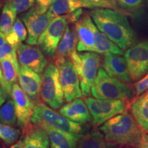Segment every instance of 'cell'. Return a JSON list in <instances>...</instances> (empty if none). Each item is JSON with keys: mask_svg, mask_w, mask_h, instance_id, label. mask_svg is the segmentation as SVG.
I'll return each instance as SVG.
<instances>
[{"mask_svg": "<svg viewBox=\"0 0 148 148\" xmlns=\"http://www.w3.org/2000/svg\"><path fill=\"white\" fill-rule=\"evenodd\" d=\"M53 18L48 10L44 14H38L34 6L22 14L21 19L27 31V44L36 45L40 36Z\"/></svg>", "mask_w": 148, "mask_h": 148, "instance_id": "11", "label": "cell"}, {"mask_svg": "<svg viewBox=\"0 0 148 148\" xmlns=\"http://www.w3.org/2000/svg\"><path fill=\"white\" fill-rule=\"evenodd\" d=\"M97 53H105L110 52L118 55H123V50L118 47L114 42L109 38L99 29H97L95 34V51Z\"/></svg>", "mask_w": 148, "mask_h": 148, "instance_id": "24", "label": "cell"}, {"mask_svg": "<svg viewBox=\"0 0 148 148\" xmlns=\"http://www.w3.org/2000/svg\"><path fill=\"white\" fill-rule=\"evenodd\" d=\"M92 118V124L99 126L116 114L124 112L126 104L123 100H108L88 97L84 99Z\"/></svg>", "mask_w": 148, "mask_h": 148, "instance_id": "9", "label": "cell"}, {"mask_svg": "<svg viewBox=\"0 0 148 148\" xmlns=\"http://www.w3.org/2000/svg\"><path fill=\"white\" fill-rule=\"evenodd\" d=\"M76 148H116V146L107 140L102 132L94 130L81 136Z\"/></svg>", "mask_w": 148, "mask_h": 148, "instance_id": "21", "label": "cell"}, {"mask_svg": "<svg viewBox=\"0 0 148 148\" xmlns=\"http://www.w3.org/2000/svg\"><path fill=\"white\" fill-rule=\"evenodd\" d=\"M6 42V36L0 31V47H1Z\"/></svg>", "mask_w": 148, "mask_h": 148, "instance_id": "40", "label": "cell"}, {"mask_svg": "<svg viewBox=\"0 0 148 148\" xmlns=\"http://www.w3.org/2000/svg\"><path fill=\"white\" fill-rule=\"evenodd\" d=\"M21 130L11 125L0 123V139L7 145H12L17 141Z\"/></svg>", "mask_w": 148, "mask_h": 148, "instance_id": "29", "label": "cell"}, {"mask_svg": "<svg viewBox=\"0 0 148 148\" xmlns=\"http://www.w3.org/2000/svg\"><path fill=\"white\" fill-rule=\"evenodd\" d=\"M110 76L115 77L123 82H132L127 68L126 60L121 55L110 52L103 53L102 66Z\"/></svg>", "mask_w": 148, "mask_h": 148, "instance_id": "15", "label": "cell"}, {"mask_svg": "<svg viewBox=\"0 0 148 148\" xmlns=\"http://www.w3.org/2000/svg\"><path fill=\"white\" fill-rule=\"evenodd\" d=\"M77 43V38L75 31L73 30L69 25L66 27L65 31L59 42L57 48L56 57L69 58L75 51Z\"/></svg>", "mask_w": 148, "mask_h": 148, "instance_id": "22", "label": "cell"}, {"mask_svg": "<svg viewBox=\"0 0 148 148\" xmlns=\"http://www.w3.org/2000/svg\"><path fill=\"white\" fill-rule=\"evenodd\" d=\"M0 84H1V87L3 88V90H4L5 95H11V92H12V86H10V85L8 83V82L5 80L1 65H0Z\"/></svg>", "mask_w": 148, "mask_h": 148, "instance_id": "36", "label": "cell"}, {"mask_svg": "<svg viewBox=\"0 0 148 148\" xmlns=\"http://www.w3.org/2000/svg\"><path fill=\"white\" fill-rule=\"evenodd\" d=\"M59 113L66 118L76 123L86 124L92 121V118L84 100L77 98L59 109Z\"/></svg>", "mask_w": 148, "mask_h": 148, "instance_id": "16", "label": "cell"}, {"mask_svg": "<svg viewBox=\"0 0 148 148\" xmlns=\"http://www.w3.org/2000/svg\"><path fill=\"white\" fill-rule=\"evenodd\" d=\"M100 32L124 50L134 43L135 34L127 16L112 8H95L88 11Z\"/></svg>", "mask_w": 148, "mask_h": 148, "instance_id": "1", "label": "cell"}, {"mask_svg": "<svg viewBox=\"0 0 148 148\" xmlns=\"http://www.w3.org/2000/svg\"><path fill=\"white\" fill-rule=\"evenodd\" d=\"M124 58L132 80L140 79L148 71V42L145 40L128 48Z\"/></svg>", "mask_w": 148, "mask_h": 148, "instance_id": "10", "label": "cell"}, {"mask_svg": "<svg viewBox=\"0 0 148 148\" xmlns=\"http://www.w3.org/2000/svg\"><path fill=\"white\" fill-rule=\"evenodd\" d=\"M5 80L10 86L15 84L18 80V74L20 71L18 62H15L11 58H5L0 61Z\"/></svg>", "mask_w": 148, "mask_h": 148, "instance_id": "27", "label": "cell"}, {"mask_svg": "<svg viewBox=\"0 0 148 148\" xmlns=\"http://www.w3.org/2000/svg\"><path fill=\"white\" fill-rule=\"evenodd\" d=\"M3 1H1V0H0V13H1V8H2V6H3ZM0 15H1V14H0Z\"/></svg>", "mask_w": 148, "mask_h": 148, "instance_id": "43", "label": "cell"}, {"mask_svg": "<svg viewBox=\"0 0 148 148\" xmlns=\"http://www.w3.org/2000/svg\"><path fill=\"white\" fill-rule=\"evenodd\" d=\"M79 8H81L80 0H56L48 12L56 17L70 14Z\"/></svg>", "mask_w": 148, "mask_h": 148, "instance_id": "25", "label": "cell"}, {"mask_svg": "<svg viewBox=\"0 0 148 148\" xmlns=\"http://www.w3.org/2000/svg\"><path fill=\"white\" fill-rule=\"evenodd\" d=\"M83 11L82 8H79L77 10H75L71 13L68 14V18H69V23H76L77 21L80 19L82 16Z\"/></svg>", "mask_w": 148, "mask_h": 148, "instance_id": "37", "label": "cell"}, {"mask_svg": "<svg viewBox=\"0 0 148 148\" xmlns=\"http://www.w3.org/2000/svg\"><path fill=\"white\" fill-rule=\"evenodd\" d=\"M129 148H133V147H129Z\"/></svg>", "mask_w": 148, "mask_h": 148, "instance_id": "44", "label": "cell"}, {"mask_svg": "<svg viewBox=\"0 0 148 148\" xmlns=\"http://www.w3.org/2000/svg\"><path fill=\"white\" fill-rule=\"evenodd\" d=\"M0 123L11 126L17 123L15 107L12 99H9L0 108Z\"/></svg>", "mask_w": 148, "mask_h": 148, "instance_id": "28", "label": "cell"}, {"mask_svg": "<svg viewBox=\"0 0 148 148\" xmlns=\"http://www.w3.org/2000/svg\"><path fill=\"white\" fill-rule=\"evenodd\" d=\"M56 0H35L36 5L34 8L38 14H44L47 12L51 5Z\"/></svg>", "mask_w": 148, "mask_h": 148, "instance_id": "34", "label": "cell"}, {"mask_svg": "<svg viewBox=\"0 0 148 148\" xmlns=\"http://www.w3.org/2000/svg\"><path fill=\"white\" fill-rule=\"evenodd\" d=\"M17 14L11 0H4L0 15V31L5 36L12 30Z\"/></svg>", "mask_w": 148, "mask_h": 148, "instance_id": "23", "label": "cell"}, {"mask_svg": "<svg viewBox=\"0 0 148 148\" xmlns=\"http://www.w3.org/2000/svg\"><path fill=\"white\" fill-rule=\"evenodd\" d=\"M90 93L92 97L108 100H129L134 96V90L128 85L110 76L100 67L92 84Z\"/></svg>", "mask_w": 148, "mask_h": 148, "instance_id": "4", "label": "cell"}, {"mask_svg": "<svg viewBox=\"0 0 148 148\" xmlns=\"http://www.w3.org/2000/svg\"><path fill=\"white\" fill-rule=\"evenodd\" d=\"M0 95H5V92H4V90H3V88L1 87V84H0Z\"/></svg>", "mask_w": 148, "mask_h": 148, "instance_id": "42", "label": "cell"}, {"mask_svg": "<svg viewBox=\"0 0 148 148\" xmlns=\"http://www.w3.org/2000/svg\"><path fill=\"white\" fill-rule=\"evenodd\" d=\"M40 98L51 108H60L63 106L64 96L59 77L58 68L52 62L47 64L42 75Z\"/></svg>", "mask_w": 148, "mask_h": 148, "instance_id": "6", "label": "cell"}, {"mask_svg": "<svg viewBox=\"0 0 148 148\" xmlns=\"http://www.w3.org/2000/svg\"><path fill=\"white\" fill-rule=\"evenodd\" d=\"M138 148H148V134H144Z\"/></svg>", "mask_w": 148, "mask_h": 148, "instance_id": "38", "label": "cell"}, {"mask_svg": "<svg viewBox=\"0 0 148 148\" xmlns=\"http://www.w3.org/2000/svg\"><path fill=\"white\" fill-rule=\"evenodd\" d=\"M69 23L67 14L56 16L38 38V47L51 58H56L58 44Z\"/></svg>", "mask_w": 148, "mask_h": 148, "instance_id": "8", "label": "cell"}, {"mask_svg": "<svg viewBox=\"0 0 148 148\" xmlns=\"http://www.w3.org/2000/svg\"><path fill=\"white\" fill-rule=\"evenodd\" d=\"M11 96L15 107L17 124L24 131L30 125L34 103L16 83L12 86Z\"/></svg>", "mask_w": 148, "mask_h": 148, "instance_id": "14", "label": "cell"}, {"mask_svg": "<svg viewBox=\"0 0 148 148\" xmlns=\"http://www.w3.org/2000/svg\"><path fill=\"white\" fill-rule=\"evenodd\" d=\"M23 148H49V138L45 130L37 125H29L25 130Z\"/></svg>", "mask_w": 148, "mask_h": 148, "instance_id": "18", "label": "cell"}, {"mask_svg": "<svg viewBox=\"0 0 148 148\" xmlns=\"http://www.w3.org/2000/svg\"><path fill=\"white\" fill-rule=\"evenodd\" d=\"M78 75L83 97L90 93L91 87L97 77L100 64V56L96 52L75 50L70 56Z\"/></svg>", "mask_w": 148, "mask_h": 148, "instance_id": "5", "label": "cell"}, {"mask_svg": "<svg viewBox=\"0 0 148 148\" xmlns=\"http://www.w3.org/2000/svg\"><path fill=\"white\" fill-rule=\"evenodd\" d=\"M42 127L49 136L50 148H76L77 142L82 135L69 134L47 126Z\"/></svg>", "mask_w": 148, "mask_h": 148, "instance_id": "19", "label": "cell"}, {"mask_svg": "<svg viewBox=\"0 0 148 148\" xmlns=\"http://www.w3.org/2000/svg\"><path fill=\"white\" fill-rule=\"evenodd\" d=\"M107 140L116 145L139 147L143 134L134 116L122 112L105 122L99 127Z\"/></svg>", "mask_w": 148, "mask_h": 148, "instance_id": "2", "label": "cell"}, {"mask_svg": "<svg viewBox=\"0 0 148 148\" xmlns=\"http://www.w3.org/2000/svg\"><path fill=\"white\" fill-rule=\"evenodd\" d=\"M5 36L6 41L16 48H17L22 42L27 40V31L21 18H16L12 30Z\"/></svg>", "mask_w": 148, "mask_h": 148, "instance_id": "26", "label": "cell"}, {"mask_svg": "<svg viewBox=\"0 0 148 148\" xmlns=\"http://www.w3.org/2000/svg\"><path fill=\"white\" fill-rule=\"evenodd\" d=\"M120 7L127 11H133L141 5L142 0H117Z\"/></svg>", "mask_w": 148, "mask_h": 148, "instance_id": "33", "label": "cell"}, {"mask_svg": "<svg viewBox=\"0 0 148 148\" xmlns=\"http://www.w3.org/2000/svg\"><path fill=\"white\" fill-rule=\"evenodd\" d=\"M17 13L26 12L34 5L35 0H11Z\"/></svg>", "mask_w": 148, "mask_h": 148, "instance_id": "32", "label": "cell"}, {"mask_svg": "<svg viewBox=\"0 0 148 148\" xmlns=\"http://www.w3.org/2000/svg\"><path fill=\"white\" fill-rule=\"evenodd\" d=\"M81 8H116L113 0H80Z\"/></svg>", "mask_w": 148, "mask_h": 148, "instance_id": "30", "label": "cell"}, {"mask_svg": "<svg viewBox=\"0 0 148 148\" xmlns=\"http://www.w3.org/2000/svg\"><path fill=\"white\" fill-rule=\"evenodd\" d=\"M55 64L58 70L65 101L69 102L82 96L78 75L71 59L56 57Z\"/></svg>", "mask_w": 148, "mask_h": 148, "instance_id": "7", "label": "cell"}, {"mask_svg": "<svg viewBox=\"0 0 148 148\" xmlns=\"http://www.w3.org/2000/svg\"><path fill=\"white\" fill-rule=\"evenodd\" d=\"M5 58H11L15 62H18L16 48L7 41L0 47V61Z\"/></svg>", "mask_w": 148, "mask_h": 148, "instance_id": "31", "label": "cell"}, {"mask_svg": "<svg viewBox=\"0 0 148 148\" xmlns=\"http://www.w3.org/2000/svg\"><path fill=\"white\" fill-rule=\"evenodd\" d=\"M131 112L144 133H148V90L131 104Z\"/></svg>", "mask_w": 148, "mask_h": 148, "instance_id": "20", "label": "cell"}, {"mask_svg": "<svg viewBox=\"0 0 148 148\" xmlns=\"http://www.w3.org/2000/svg\"><path fill=\"white\" fill-rule=\"evenodd\" d=\"M32 124L47 126L61 132L73 134H83L86 132L84 124L76 123L56 112L47 105L42 103L34 104L30 118Z\"/></svg>", "mask_w": 148, "mask_h": 148, "instance_id": "3", "label": "cell"}, {"mask_svg": "<svg viewBox=\"0 0 148 148\" xmlns=\"http://www.w3.org/2000/svg\"><path fill=\"white\" fill-rule=\"evenodd\" d=\"M136 95L139 96L148 90V74L134 84Z\"/></svg>", "mask_w": 148, "mask_h": 148, "instance_id": "35", "label": "cell"}, {"mask_svg": "<svg viewBox=\"0 0 148 148\" xmlns=\"http://www.w3.org/2000/svg\"><path fill=\"white\" fill-rule=\"evenodd\" d=\"M18 80L21 88L29 97H38L42 84L40 75L27 67H20Z\"/></svg>", "mask_w": 148, "mask_h": 148, "instance_id": "17", "label": "cell"}, {"mask_svg": "<svg viewBox=\"0 0 148 148\" xmlns=\"http://www.w3.org/2000/svg\"><path fill=\"white\" fill-rule=\"evenodd\" d=\"M5 97L3 95H0V108L2 106L3 103L5 102Z\"/></svg>", "mask_w": 148, "mask_h": 148, "instance_id": "41", "label": "cell"}, {"mask_svg": "<svg viewBox=\"0 0 148 148\" xmlns=\"http://www.w3.org/2000/svg\"><path fill=\"white\" fill-rule=\"evenodd\" d=\"M23 139H20L18 141H16L15 143L13 144V145H11L9 148H23Z\"/></svg>", "mask_w": 148, "mask_h": 148, "instance_id": "39", "label": "cell"}, {"mask_svg": "<svg viewBox=\"0 0 148 148\" xmlns=\"http://www.w3.org/2000/svg\"><path fill=\"white\" fill-rule=\"evenodd\" d=\"M16 53L20 67H27L42 75L47 66V60L40 48L21 42L16 48Z\"/></svg>", "mask_w": 148, "mask_h": 148, "instance_id": "12", "label": "cell"}, {"mask_svg": "<svg viewBox=\"0 0 148 148\" xmlns=\"http://www.w3.org/2000/svg\"><path fill=\"white\" fill-rule=\"evenodd\" d=\"M97 29L89 14L82 16L75 23V31L77 38L76 49L78 52H94L95 34Z\"/></svg>", "mask_w": 148, "mask_h": 148, "instance_id": "13", "label": "cell"}]
</instances>
